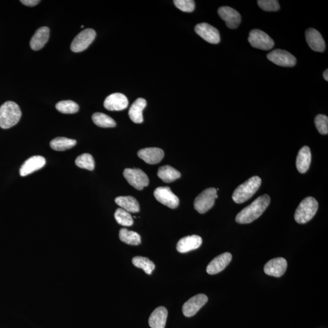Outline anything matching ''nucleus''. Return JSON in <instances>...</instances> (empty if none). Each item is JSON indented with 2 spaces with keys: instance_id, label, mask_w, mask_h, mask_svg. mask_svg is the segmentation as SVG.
<instances>
[{
  "instance_id": "30",
  "label": "nucleus",
  "mask_w": 328,
  "mask_h": 328,
  "mask_svg": "<svg viewBox=\"0 0 328 328\" xmlns=\"http://www.w3.org/2000/svg\"><path fill=\"white\" fill-rule=\"evenodd\" d=\"M134 265L144 270L146 274L151 275L155 269V264L150 259L144 256H135L132 260Z\"/></svg>"
},
{
  "instance_id": "29",
  "label": "nucleus",
  "mask_w": 328,
  "mask_h": 328,
  "mask_svg": "<svg viewBox=\"0 0 328 328\" xmlns=\"http://www.w3.org/2000/svg\"><path fill=\"white\" fill-rule=\"evenodd\" d=\"M93 122L102 128H112L116 125L113 118L102 112H96L93 115Z\"/></svg>"
},
{
  "instance_id": "5",
  "label": "nucleus",
  "mask_w": 328,
  "mask_h": 328,
  "mask_svg": "<svg viewBox=\"0 0 328 328\" xmlns=\"http://www.w3.org/2000/svg\"><path fill=\"white\" fill-rule=\"evenodd\" d=\"M217 190L216 188H209L201 193L194 201V208L200 214L206 213L213 208L218 198Z\"/></svg>"
},
{
  "instance_id": "12",
  "label": "nucleus",
  "mask_w": 328,
  "mask_h": 328,
  "mask_svg": "<svg viewBox=\"0 0 328 328\" xmlns=\"http://www.w3.org/2000/svg\"><path fill=\"white\" fill-rule=\"evenodd\" d=\"M195 31L204 40L212 44H218L220 41L219 30L208 23H203L195 26Z\"/></svg>"
},
{
  "instance_id": "27",
  "label": "nucleus",
  "mask_w": 328,
  "mask_h": 328,
  "mask_svg": "<svg viewBox=\"0 0 328 328\" xmlns=\"http://www.w3.org/2000/svg\"><path fill=\"white\" fill-rule=\"evenodd\" d=\"M119 238L122 242L132 246H137L141 243V237L139 234L133 231H129L126 228L120 229Z\"/></svg>"
},
{
  "instance_id": "34",
  "label": "nucleus",
  "mask_w": 328,
  "mask_h": 328,
  "mask_svg": "<svg viewBox=\"0 0 328 328\" xmlns=\"http://www.w3.org/2000/svg\"><path fill=\"white\" fill-rule=\"evenodd\" d=\"M315 125L318 131L321 134L328 133V117L327 115L319 114L315 118Z\"/></svg>"
},
{
  "instance_id": "2",
  "label": "nucleus",
  "mask_w": 328,
  "mask_h": 328,
  "mask_svg": "<svg viewBox=\"0 0 328 328\" xmlns=\"http://www.w3.org/2000/svg\"><path fill=\"white\" fill-rule=\"evenodd\" d=\"M21 116L20 107L14 102H6L0 107V127L2 129L12 127L19 122Z\"/></svg>"
},
{
  "instance_id": "16",
  "label": "nucleus",
  "mask_w": 328,
  "mask_h": 328,
  "mask_svg": "<svg viewBox=\"0 0 328 328\" xmlns=\"http://www.w3.org/2000/svg\"><path fill=\"white\" fill-rule=\"evenodd\" d=\"M232 258L231 253L225 252L217 256L207 267V272L210 275L219 274L230 263Z\"/></svg>"
},
{
  "instance_id": "11",
  "label": "nucleus",
  "mask_w": 328,
  "mask_h": 328,
  "mask_svg": "<svg viewBox=\"0 0 328 328\" xmlns=\"http://www.w3.org/2000/svg\"><path fill=\"white\" fill-rule=\"evenodd\" d=\"M208 302V297L205 294H198L192 297L183 305L184 315L187 318L195 316Z\"/></svg>"
},
{
  "instance_id": "3",
  "label": "nucleus",
  "mask_w": 328,
  "mask_h": 328,
  "mask_svg": "<svg viewBox=\"0 0 328 328\" xmlns=\"http://www.w3.org/2000/svg\"><path fill=\"white\" fill-rule=\"evenodd\" d=\"M262 181L258 176H253L239 186L233 192L232 200L237 204L246 202L251 198L258 191Z\"/></svg>"
},
{
  "instance_id": "13",
  "label": "nucleus",
  "mask_w": 328,
  "mask_h": 328,
  "mask_svg": "<svg viewBox=\"0 0 328 328\" xmlns=\"http://www.w3.org/2000/svg\"><path fill=\"white\" fill-rule=\"evenodd\" d=\"M218 13L222 20L225 22L226 26L228 28L236 29L241 23V15L233 8L228 6L220 7Z\"/></svg>"
},
{
  "instance_id": "28",
  "label": "nucleus",
  "mask_w": 328,
  "mask_h": 328,
  "mask_svg": "<svg viewBox=\"0 0 328 328\" xmlns=\"http://www.w3.org/2000/svg\"><path fill=\"white\" fill-rule=\"evenodd\" d=\"M76 144V140L60 137L51 140L50 146L54 150L65 151L74 147Z\"/></svg>"
},
{
  "instance_id": "22",
  "label": "nucleus",
  "mask_w": 328,
  "mask_h": 328,
  "mask_svg": "<svg viewBox=\"0 0 328 328\" xmlns=\"http://www.w3.org/2000/svg\"><path fill=\"white\" fill-rule=\"evenodd\" d=\"M311 158V152L310 147L304 146L300 149L296 159V167L300 173H305L310 169Z\"/></svg>"
},
{
  "instance_id": "24",
  "label": "nucleus",
  "mask_w": 328,
  "mask_h": 328,
  "mask_svg": "<svg viewBox=\"0 0 328 328\" xmlns=\"http://www.w3.org/2000/svg\"><path fill=\"white\" fill-rule=\"evenodd\" d=\"M147 106V102L143 98L137 99L129 110V117L133 122L141 123L144 121L142 111Z\"/></svg>"
},
{
  "instance_id": "21",
  "label": "nucleus",
  "mask_w": 328,
  "mask_h": 328,
  "mask_svg": "<svg viewBox=\"0 0 328 328\" xmlns=\"http://www.w3.org/2000/svg\"><path fill=\"white\" fill-rule=\"evenodd\" d=\"M49 29L48 27H41L37 30L30 41V46L33 50L38 51L48 42L49 37Z\"/></svg>"
},
{
  "instance_id": "36",
  "label": "nucleus",
  "mask_w": 328,
  "mask_h": 328,
  "mask_svg": "<svg viewBox=\"0 0 328 328\" xmlns=\"http://www.w3.org/2000/svg\"><path fill=\"white\" fill-rule=\"evenodd\" d=\"M174 4L183 12H192L195 10V1L192 0H175Z\"/></svg>"
},
{
  "instance_id": "1",
  "label": "nucleus",
  "mask_w": 328,
  "mask_h": 328,
  "mask_svg": "<svg viewBox=\"0 0 328 328\" xmlns=\"http://www.w3.org/2000/svg\"><path fill=\"white\" fill-rule=\"evenodd\" d=\"M270 203L271 198L268 195L260 196L237 215L236 221L239 224H249L253 222L264 213Z\"/></svg>"
},
{
  "instance_id": "18",
  "label": "nucleus",
  "mask_w": 328,
  "mask_h": 328,
  "mask_svg": "<svg viewBox=\"0 0 328 328\" xmlns=\"http://www.w3.org/2000/svg\"><path fill=\"white\" fill-rule=\"evenodd\" d=\"M137 155L148 164H157L164 156V151L159 148H146L138 151Z\"/></svg>"
},
{
  "instance_id": "7",
  "label": "nucleus",
  "mask_w": 328,
  "mask_h": 328,
  "mask_svg": "<svg viewBox=\"0 0 328 328\" xmlns=\"http://www.w3.org/2000/svg\"><path fill=\"white\" fill-rule=\"evenodd\" d=\"M124 177L134 188L141 190L148 186V176L139 169H126L123 172Z\"/></svg>"
},
{
  "instance_id": "32",
  "label": "nucleus",
  "mask_w": 328,
  "mask_h": 328,
  "mask_svg": "<svg viewBox=\"0 0 328 328\" xmlns=\"http://www.w3.org/2000/svg\"><path fill=\"white\" fill-rule=\"evenodd\" d=\"M56 108L63 114H74L79 109L78 104L72 101H60L56 104Z\"/></svg>"
},
{
  "instance_id": "20",
  "label": "nucleus",
  "mask_w": 328,
  "mask_h": 328,
  "mask_svg": "<svg viewBox=\"0 0 328 328\" xmlns=\"http://www.w3.org/2000/svg\"><path fill=\"white\" fill-rule=\"evenodd\" d=\"M305 35L309 46L313 51L320 52L325 51V41L318 31L313 28L308 29L305 32Z\"/></svg>"
},
{
  "instance_id": "23",
  "label": "nucleus",
  "mask_w": 328,
  "mask_h": 328,
  "mask_svg": "<svg viewBox=\"0 0 328 328\" xmlns=\"http://www.w3.org/2000/svg\"><path fill=\"white\" fill-rule=\"evenodd\" d=\"M168 316V311L164 307L157 308L149 318V325L151 328H165Z\"/></svg>"
},
{
  "instance_id": "19",
  "label": "nucleus",
  "mask_w": 328,
  "mask_h": 328,
  "mask_svg": "<svg viewBox=\"0 0 328 328\" xmlns=\"http://www.w3.org/2000/svg\"><path fill=\"white\" fill-rule=\"evenodd\" d=\"M203 243V239L198 235L184 237L178 241L176 249L180 253H187L198 249Z\"/></svg>"
},
{
  "instance_id": "15",
  "label": "nucleus",
  "mask_w": 328,
  "mask_h": 328,
  "mask_svg": "<svg viewBox=\"0 0 328 328\" xmlns=\"http://www.w3.org/2000/svg\"><path fill=\"white\" fill-rule=\"evenodd\" d=\"M287 261L283 258L272 259L267 262L264 267V271L270 276L280 277L287 269Z\"/></svg>"
},
{
  "instance_id": "37",
  "label": "nucleus",
  "mask_w": 328,
  "mask_h": 328,
  "mask_svg": "<svg viewBox=\"0 0 328 328\" xmlns=\"http://www.w3.org/2000/svg\"><path fill=\"white\" fill-rule=\"evenodd\" d=\"M20 2L22 4L27 5V6H35V5L39 3L40 1H38V0H21Z\"/></svg>"
},
{
  "instance_id": "25",
  "label": "nucleus",
  "mask_w": 328,
  "mask_h": 328,
  "mask_svg": "<svg viewBox=\"0 0 328 328\" xmlns=\"http://www.w3.org/2000/svg\"><path fill=\"white\" fill-rule=\"evenodd\" d=\"M115 202L118 206L129 213H137L140 211L138 201L136 198L130 196L118 197L115 198Z\"/></svg>"
},
{
  "instance_id": "31",
  "label": "nucleus",
  "mask_w": 328,
  "mask_h": 328,
  "mask_svg": "<svg viewBox=\"0 0 328 328\" xmlns=\"http://www.w3.org/2000/svg\"><path fill=\"white\" fill-rule=\"evenodd\" d=\"M75 162L77 166L81 168V169L90 171L95 169V160L90 154H82V155L77 157Z\"/></svg>"
},
{
  "instance_id": "10",
  "label": "nucleus",
  "mask_w": 328,
  "mask_h": 328,
  "mask_svg": "<svg viewBox=\"0 0 328 328\" xmlns=\"http://www.w3.org/2000/svg\"><path fill=\"white\" fill-rule=\"evenodd\" d=\"M267 58L275 65L283 67H292L296 65L297 60L293 55L289 52L275 49L267 55Z\"/></svg>"
},
{
  "instance_id": "38",
  "label": "nucleus",
  "mask_w": 328,
  "mask_h": 328,
  "mask_svg": "<svg viewBox=\"0 0 328 328\" xmlns=\"http://www.w3.org/2000/svg\"><path fill=\"white\" fill-rule=\"evenodd\" d=\"M324 77L325 81H328V70H325L324 73Z\"/></svg>"
},
{
  "instance_id": "17",
  "label": "nucleus",
  "mask_w": 328,
  "mask_h": 328,
  "mask_svg": "<svg viewBox=\"0 0 328 328\" xmlns=\"http://www.w3.org/2000/svg\"><path fill=\"white\" fill-rule=\"evenodd\" d=\"M46 160L41 156H34L27 159L22 165L20 170V174L21 176H26L31 174L35 171H37L45 166Z\"/></svg>"
},
{
  "instance_id": "35",
  "label": "nucleus",
  "mask_w": 328,
  "mask_h": 328,
  "mask_svg": "<svg viewBox=\"0 0 328 328\" xmlns=\"http://www.w3.org/2000/svg\"><path fill=\"white\" fill-rule=\"evenodd\" d=\"M257 2L261 9L267 12H275L280 8L279 2L276 0H259Z\"/></svg>"
},
{
  "instance_id": "26",
  "label": "nucleus",
  "mask_w": 328,
  "mask_h": 328,
  "mask_svg": "<svg viewBox=\"0 0 328 328\" xmlns=\"http://www.w3.org/2000/svg\"><path fill=\"white\" fill-rule=\"evenodd\" d=\"M158 176L164 183H171L181 177V173L170 165H165L159 168Z\"/></svg>"
},
{
  "instance_id": "8",
  "label": "nucleus",
  "mask_w": 328,
  "mask_h": 328,
  "mask_svg": "<svg viewBox=\"0 0 328 328\" xmlns=\"http://www.w3.org/2000/svg\"><path fill=\"white\" fill-rule=\"evenodd\" d=\"M96 32L93 29H86L80 32L74 38L71 45V49L74 52H81L88 48L95 39Z\"/></svg>"
},
{
  "instance_id": "14",
  "label": "nucleus",
  "mask_w": 328,
  "mask_h": 328,
  "mask_svg": "<svg viewBox=\"0 0 328 328\" xmlns=\"http://www.w3.org/2000/svg\"><path fill=\"white\" fill-rule=\"evenodd\" d=\"M104 106L109 111H122L127 108L128 100L123 94L114 93L106 99Z\"/></svg>"
},
{
  "instance_id": "6",
  "label": "nucleus",
  "mask_w": 328,
  "mask_h": 328,
  "mask_svg": "<svg viewBox=\"0 0 328 328\" xmlns=\"http://www.w3.org/2000/svg\"><path fill=\"white\" fill-rule=\"evenodd\" d=\"M248 40L253 48L263 51L271 50L274 46V40L266 33L259 29L250 31Z\"/></svg>"
},
{
  "instance_id": "4",
  "label": "nucleus",
  "mask_w": 328,
  "mask_h": 328,
  "mask_svg": "<svg viewBox=\"0 0 328 328\" xmlns=\"http://www.w3.org/2000/svg\"><path fill=\"white\" fill-rule=\"evenodd\" d=\"M319 203L315 198H305L295 212L294 219L299 224H305L313 219L318 211Z\"/></svg>"
},
{
  "instance_id": "33",
  "label": "nucleus",
  "mask_w": 328,
  "mask_h": 328,
  "mask_svg": "<svg viewBox=\"0 0 328 328\" xmlns=\"http://www.w3.org/2000/svg\"><path fill=\"white\" fill-rule=\"evenodd\" d=\"M114 217L118 224L123 226H131L133 224V218L130 214L122 208L117 209Z\"/></svg>"
},
{
  "instance_id": "9",
  "label": "nucleus",
  "mask_w": 328,
  "mask_h": 328,
  "mask_svg": "<svg viewBox=\"0 0 328 328\" xmlns=\"http://www.w3.org/2000/svg\"><path fill=\"white\" fill-rule=\"evenodd\" d=\"M154 196L157 201L170 209L177 208L180 205V200L171 190L169 187H159L154 192Z\"/></svg>"
}]
</instances>
